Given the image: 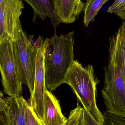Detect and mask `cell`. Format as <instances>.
Returning a JSON list of instances; mask_svg holds the SVG:
<instances>
[{
    "label": "cell",
    "mask_w": 125,
    "mask_h": 125,
    "mask_svg": "<svg viewBox=\"0 0 125 125\" xmlns=\"http://www.w3.org/2000/svg\"><path fill=\"white\" fill-rule=\"evenodd\" d=\"M74 31L48 38L44 57L46 87L52 92L64 83L74 61Z\"/></svg>",
    "instance_id": "1"
},
{
    "label": "cell",
    "mask_w": 125,
    "mask_h": 125,
    "mask_svg": "<svg viewBox=\"0 0 125 125\" xmlns=\"http://www.w3.org/2000/svg\"><path fill=\"white\" fill-rule=\"evenodd\" d=\"M99 82L95 76L93 66L83 67L77 60L73 62L64 82L72 88L84 109L102 125L104 115L96 104V86Z\"/></svg>",
    "instance_id": "2"
},
{
    "label": "cell",
    "mask_w": 125,
    "mask_h": 125,
    "mask_svg": "<svg viewBox=\"0 0 125 125\" xmlns=\"http://www.w3.org/2000/svg\"><path fill=\"white\" fill-rule=\"evenodd\" d=\"M108 63L104 68V85L101 91L106 111L125 117V84L114 57L109 52Z\"/></svg>",
    "instance_id": "3"
},
{
    "label": "cell",
    "mask_w": 125,
    "mask_h": 125,
    "mask_svg": "<svg viewBox=\"0 0 125 125\" xmlns=\"http://www.w3.org/2000/svg\"><path fill=\"white\" fill-rule=\"evenodd\" d=\"M0 72L3 90L11 97L22 95V82L14 49L10 39L0 43Z\"/></svg>",
    "instance_id": "4"
},
{
    "label": "cell",
    "mask_w": 125,
    "mask_h": 125,
    "mask_svg": "<svg viewBox=\"0 0 125 125\" xmlns=\"http://www.w3.org/2000/svg\"><path fill=\"white\" fill-rule=\"evenodd\" d=\"M48 38L44 40L41 36L33 45L35 55L36 69L34 87L31 94L29 105L38 118L42 121L43 104L46 87L44 70V57Z\"/></svg>",
    "instance_id": "5"
},
{
    "label": "cell",
    "mask_w": 125,
    "mask_h": 125,
    "mask_svg": "<svg viewBox=\"0 0 125 125\" xmlns=\"http://www.w3.org/2000/svg\"><path fill=\"white\" fill-rule=\"evenodd\" d=\"M14 49L23 83L28 87L31 94L34 87L36 62L33 45L29 40L22 29L14 42Z\"/></svg>",
    "instance_id": "6"
},
{
    "label": "cell",
    "mask_w": 125,
    "mask_h": 125,
    "mask_svg": "<svg viewBox=\"0 0 125 125\" xmlns=\"http://www.w3.org/2000/svg\"><path fill=\"white\" fill-rule=\"evenodd\" d=\"M24 8L21 0H3L0 5V43L17 39L22 27L21 16Z\"/></svg>",
    "instance_id": "7"
},
{
    "label": "cell",
    "mask_w": 125,
    "mask_h": 125,
    "mask_svg": "<svg viewBox=\"0 0 125 125\" xmlns=\"http://www.w3.org/2000/svg\"><path fill=\"white\" fill-rule=\"evenodd\" d=\"M55 12L61 23H71L84 11L82 0H52Z\"/></svg>",
    "instance_id": "8"
},
{
    "label": "cell",
    "mask_w": 125,
    "mask_h": 125,
    "mask_svg": "<svg viewBox=\"0 0 125 125\" xmlns=\"http://www.w3.org/2000/svg\"><path fill=\"white\" fill-rule=\"evenodd\" d=\"M43 125H65L67 121L58 99L46 89L43 104Z\"/></svg>",
    "instance_id": "9"
},
{
    "label": "cell",
    "mask_w": 125,
    "mask_h": 125,
    "mask_svg": "<svg viewBox=\"0 0 125 125\" xmlns=\"http://www.w3.org/2000/svg\"><path fill=\"white\" fill-rule=\"evenodd\" d=\"M108 52L112 54L119 67L125 84V21L109 39Z\"/></svg>",
    "instance_id": "10"
},
{
    "label": "cell",
    "mask_w": 125,
    "mask_h": 125,
    "mask_svg": "<svg viewBox=\"0 0 125 125\" xmlns=\"http://www.w3.org/2000/svg\"><path fill=\"white\" fill-rule=\"evenodd\" d=\"M28 103L22 95L12 97L5 112L8 125H27L26 111Z\"/></svg>",
    "instance_id": "11"
},
{
    "label": "cell",
    "mask_w": 125,
    "mask_h": 125,
    "mask_svg": "<svg viewBox=\"0 0 125 125\" xmlns=\"http://www.w3.org/2000/svg\"><path fill=\"white\" fill-rule=\"evenodd\" d=\"M28 4L33 9V21L39 18L44 20L50 18L51 23L55 29L61 23L55 12L52 0H21Z\"/></svg>",
    "instance_id": "12"
},
{
    "label": "cell",
    "mask_w": 125,
    "mask_h": 125,
    "mask_svg": "<svg viewBox=\"0 0 125 125\" xmlns=\"http://www.w3.org/2000/svg\"><path fill=\"white\" fill-rule=\"evenodd\" d=\"M109 0H87L85 3L84 23L87 27L90 23L94 20L95 16L103 6Z\"/></svg>",
    "instance_id": "13"
},
{
    "label": "cell",
    "mask_w": 125,
    "mask_h": 125,
    "mask_svg": "<svg viewBox=\"0 0 125 125\" xmlns=\"http://www.w3.org/2000/svg\"><path fill=\"white\" fill-rule=\"evenodd\" d=\"M107 11L114 14L122 20H125V0H115L108 8Z\"/></svg>",
    "instance_id": "14"
},
{
    "label": "cell",
    "mask_w": 125,
    "mask_h": 125,
    "mask_svg": "<svg viewBox=\"0 0 125 125\" xmlns=\"http://www.w3.org/2000/svg\"><path fill=\"white\" fill-rule=\"evenodd\" d=\"M83 108L78 105L76 108L71 111L65 125H79L82 116Z\"/></svg>",
    "instance_id": "15"
},
{
    "label": "cell",
    "mask_w": 125,
    "mask_h": 125,
    "mask_svg": "<svg viewBox=\"0 0 125 125\" xmlns=\"http://www.w3.org/2000/svg\"><path fill=\"white\" fill-rule=\"evenodd\" d=\"M102 125H125V117H121L104 112Z\"/></svg>",
    "instance_id": "16"
},
{
    "label": "cell",
    "mask_w": 125,
    "mask_h": 125,
    "mask_svg": "<svg viewBox=\"0 0 125 125\" xmlns=\"http://www.w3.org/2000/svg\"><path fill=\"white\" fill-rule=\"evenodd\" d=\"M26 122L27 125H43L29 105L26 111Z\"/></svg>",
    "instance_id": "17"
},
{
    "label": "cell",
    "mask_w": 125,
    "mask_h": 125,
    "mask_svg": "<svg viewBox=\"0 0 125 125\" xmlns=\"http://www.w3.org/2000/svg\"><path fill=\"white\" fill-rule=\"evenodd\" d=\"M79 125H101L95 120L91 115L84 109L81 119Z\"/></svg>",
    "instance_id": "18"
},
{
    "label": "cell",
    "mask_w": 125,
    "mask_h": 125,
    "mask_svg": "<svg viewBox=\"0 0 125 125\" xmlns=\"http://www.w3.org/2000/svg\"><path fill=\"white\" fill-rule=\"evenodd\" d=\"M11 98L10 97H5L0 90V112L5 113L9 107Z\"/></svg>",
    "instance_id": "19"
},
{
    "label": "cell",
    "mask_w": 125,
    "mask_h": 125,
    "mask_svg": "<svg viewBox=\"0 0 125 125\" xmlns=\"http://www.w3.org/2000/svg\"><path fill=\"white\" fill-rule=\"evenodd\" d=\"M0 125H8L5 113L0 112Z\"/></svg>",
    "instance_id": "20"
},
{
    "label": "cell",
    "mask_w": 125,
    "mask_h": 125,
    "mask_svg": "<svg viewBox=\"0 0 125 125\" xmlns=\"http://www.w3.org/2000/svg\"><path fill=\"white\" fill-rule=\"evenodd\" d=\"M2 0H0V5L1 3V2H2Z\"/></svg>",
    "instance_id": "21"
},
{
    "label": "cell",
    "mask_w": 125,
    "mask_h": 125,
    "mask_svg": "<svg viewBox=\"0 0 125 125\" xmlns=\"http://www.w3.org/2000/svg\"><path fill=\"white\" fill-rule=\"evenodd\" d=\"M86 0V1H87V0Z\"/></svg>",
    "instance_id": "22"
}]
</instances>
